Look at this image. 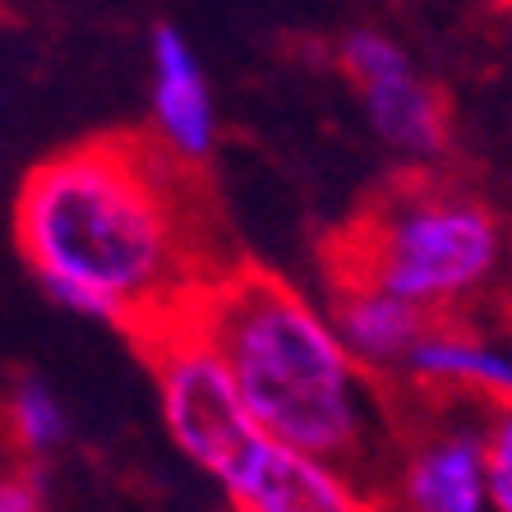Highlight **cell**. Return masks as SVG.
<instances>
[{
    "mask_svg": "<svg viewBox=\"0 0 512 512\" xmlns=\"http://www.w3.org/2000/svg\"><path fill=\"white\" fill-rule=\"evenodd\" d=\"M185 319L236 379V393L268 443L342 462L360 476L388 457L379 379L360 370L333 319L305 291L259 268H222Z\"/></svg>",
    "mask_w": 512,
    "mask_h": 512,
    "instance_id": "2",
    "label": "cell"
},
{
    "mask_svg": "<svg viewBox=\"0 0 512 512\" xmlns=\"http://www.w3.org/2000/svg\"><path fill=\"white\" fill-rule=\"evenodd\" d=\"M222 489L236 512H379L374 485L360 471L268 439Z\"/></svg>",
    "mask_w": 512,
    "mask_h": 512,
    "instance_id": "7",
    "label": "cell"
},
{
    "mask_svg": "<svg viewBox=\"0 0 512 512\" xmlns=\"http://www.w3.org/2000/svg\"><path fill=\"white\" fill-rule=\"evenodd\" d=\"M143 351H148L157 411L171 443L217 485H227L263 443L259 425L236 393L231 370L185 314L153 328L143 337Z\"/></svg>",
    "mask_w": 512,
    "mask_h": 512,
    "instance_id": "4",
    "label": "cell"
},
{
    "mask_svg": "<svg viewBox=\"0 0 512 512\" xmlns=\"http://www.w3.org/2000/svg\"><path fill=\"white\" fill-rule=\"evenodd\" d=\"M508 254L494 203L443 180H406L337 245L333 277L379 286L429 323H462L499 291Z\"/></svg>",
    "mask_w": 512,
    "mask_h": 512,
    "instance_id": "3",
    "label": "cell"
},
{
    "mask_svg": "<svg viewBox=\"0 0 512 512\" xmlns=\"http://www.w3.org/2000/svg\"><path fill=\"white\" fill-rule=\"evenodd\" d=\"M402 379H411L429 397L476 411L512 406V346L466 323H429L406 356Z\"/></svg>",
    "mask_w": 512,
    "mask_h": 512,
    "instance_id": "9",
    "label": "cell"
},
{
    "mask_svg": "<svg viewBox=\"0 0 512 512\" xmlns=\"http://www.w3.org/2000/svg\"><path fill=\"white\" fill-rule=\"evenodd\" d=\"M337 65L356 88L374 139L406 167H439L448 153V107L416 70L411 51L383 28H351L337 42Z\"/></svg>",
    "mask_w": 512,
    "mask_h": 512,
    "instance_id": "6",
    "label": "cell"
},
{
    "mask_svg": "<svg viewBox=\"0 0 512 512\" xmlns=\"http://www.w3.org/2000/svg\"><path fill=\"white\" fill-rule=\"evenodd\" d=\"M328 319H333L342 346L351 351V360H356L370 379L402 374L411 346H416L420 333L429 328L425 314H416L411 305H402V300L379 291V286L356 282V277H333Z\"/></svg>",
    "mask_w": 512,
    "mask_h": 512,
    "instance_id": "10",
    "label": "cell"
},
{
    "mask_svg": "<svg viewBox=\"0 0 512 512\" xmlns=\"http://www.w3.org/2000/svg\"><path fill=\"white\" fill-rule=\"evenodd\" d=\"M485 485L489 508L512 512V406L485 411Z\"/></svg>",
    "mask_w": 512,
    "mask_h": 512,
    "instance_id": "12",
    "label": "cell"
},
{
    "mask_svg": "<svg viewBox=\"0 0 512 512\" xmlns=\"http://www.w3.org/2000/svg\"><path fill=\"white\" fill-rule=\"evenodd\" d=\"M0 420H5V434H10L14 453L24 457L33 471L42 462H51L56 453H65V443H70V434H74L70 411H65L60 393L47 379H37V374H19V379L5 388V397H0Z\"/></svg>",
    "mask_w": 512,
    "mask_h": 512,
    "instance_id": "11",
    "label": "cell"
},
{
    "mask_svg": "<svg viewBox=\"0 0 512 512\" xmlns=\"http://www.w3.org/2000/svg\"><path fill=\"white\" fill-rule=\"evenodd\" d=\"M0 512H47V485L33 466L0 476Z\"/></svg>",
    "mask_w": 512,
    "mask_h": 512,
    "instance_id": "13",
    "label": "cell"
},
{
    "mask_svg": "<svg viewBox=\"0 0 512 512\" xmlns=\"http://www.w3.org/2000/svg\"><path fill=\"white\" fill-rule=\"evenodd\" d=\"M379 512H494L485 485V411L434 402L388 443L374 480Z\"/></svg>",
    "mask_w": 512,
    "mask_h": 512,
    "instance_id": "5",
    "label": "cell"
},
{
    "mask_svg": "<svg viewBox=\"0 0 512 512\" xmlns=\"http://www.w3.org/2000/svg\"><path fill=\"white\" fill-rule=\"evenodd\" d=\"M14 236L60 310L139 337L180 319L222 273L190 176L130 134L37 162L14 199Z\"/></svg>",
    "mask_w": 512,
    "mask_h": 512,
    "instance_id": "1",
    "label": "cell"
},
{
    "mask_svg": "<svg viewBox=\"0 0 512 512\" xmlns=\"http://www.w3.org/2000/svg\"><path fill=\"white\" fill-rule=\"evenodd\" d=\"M148 70H153V134L157 148L180 171L199 167L217 153V102L199 51L185 28L157 24L148 37Z\"/></svg>",
    "mask_w": 512,
    "mask_h": 512,
    "instance_id": "8",
    "label": "cell"
}]
</instances>
